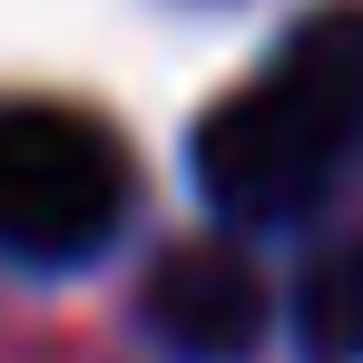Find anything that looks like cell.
<instances>
[{"mask_svg": "<svg viewBox=\"0 0 363 363\" xmlns=\"http://www.w3.org/2000/svg\"><path fill=\"white\" fill-rule=\"evenodd\" d=\"M295 334L324 363H363V236L324 245L295 285Z\"/></svg>", "mask_w": 363, "mask_h": 363, "instance_id": "cell-5", "label": "cell"}, {"mask_svg": "<svg viewBox=\"0 0 363 363\" xmlns=\"http://www.w3.org/2000/svg\"><path fill=\"white\" fill-rule=\"evenodd\" d=\"M138 324L167 363H255L265 324H275V295H265V275L236 236H186L138 285Z\"/></svg>", "mask_w": 363, "mask_h": 363, "instance_id": "cell-3", "label": "cell"}, {"mask_svg": "<svg viewBox=\"0 0 363 363\" xmlns=\"http://www.w3.org/2000/svg\"><path fill=\"white\" fill-rule=\"evenodd\" d=\"M138 206V157L108 118L20 99L0 108V265L69 275L108 255Z\"/></svg>", "mask_w": 363, "mask_h": 363, "instance_id": "cell-1", "label": "cell"}, {"mask_svg": "<svg viewBox=\"0 0 363 363\" xmlns=\"http://www.w3.org/2000/svg\"><path fill=\"white\" fill-rule=\"evenodd\" d=\"M186 167H196V196H206L236 236L304 226V216L344 186V157L314 138V118H304L275 79H255V89H236V99H216V108L196 118Z\"/></svg>", "mask_w": 363, "mask_h": 363, "instance_id": "cell-2", "label": "cell"}, {"mask_svg": "<svg viewBox=\"0 0 363 363\" xmlns=\"http://www.w3.org/2000/svg\"><path fill=\"white\" fill-rule=\"evenodd\" d=\"M265 79L314 118V138H324V147L344 157V177H354V167H363V0L295 20Z\"/></svg>", "mask_w": 363, "mask_h": 363, "instance_id": "cell-4", "label": "cell"}]
</instances>
